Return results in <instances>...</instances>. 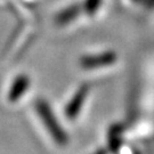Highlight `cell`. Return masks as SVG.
Here are the masks:
<instances>
[{"instance_id":"5","label":"cell","mask_w":154,"mask_h":154,"mask_svg":"<svg viewBox=\"0 0 154 154\" xmlns=\"http://www.w3.org/2000/svg\"><path fill=\"white\" fill-rule=\"evenodd\" d=\"M95 154H106V151H105V149H100V151L96 152Z\"/></svg>"},{"instance_id":"4","label":"cell","mask_w":154,"mask_h":154,"mask_svg":"<svg viewBox=\"0 0 154 154\" xmlns=\"http://www.w3.org/2000/svg\"><path fill=\"white\" fill-rule=\"evenodd\" d=\"M29 86H30V79H29L28 75H18L13 83L9 95H8L9 100L11 102L18 100L20 97L28 90Z\"/></svg>"},{"instance_id":"1","label":"cell","mask_w":154,"mask_h":154,"mask_svg":"<svg viewBox=\"0 0 154 154\" xmlns=\"http://www.w3.org/2000/svg\"><path fill=\"white\" fill-rule=\"evenodd\" d=\"M35 109H37V112H38L40 119L42 120L47 130L49 131L50 136L54 138V140L58 145L65 146L69 142L67 135L64 131V129L60 126L57 119L55 118L53 111L50 109L49 104L44 99H39L35 103Z\"/></svg>"},{"instance_id":"2","label":"cell","mask_w":154,"mask_h":154,"mask_svg":"<svg viewBox=\"0 0 154 154\" xmlns=\"http://www.w3.org/2000/svg\"><path fill=\"white\" fill-rule=\"evenodd\" d=\"M89 86L88 85H83L80 88L78 89V91L74 94V96L72 97V99L69 102V104L66 105L65 109V113L66 116L69 119H75L79 114V112L81 111L83 104H85V100H86V97L89 94Z\"/></svg>"},{"instance_id":"3","label":"cell","mask_w":154,"mask_h":154,"mask_svg":"<svg viewBox=\"0 0 154 154\" xmlns=\"http://www.w3.org/2000/svg\"><path fill=\"white\" fill-rule=\"evenodd\" d=\"M116 60V55L114 53H104L100 55H91L85 56L81 58L80 64L85 69H96V67H102V66L111 65L113 64Z\"/></svg>"}]
</instances>
